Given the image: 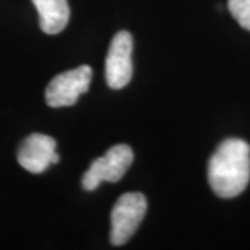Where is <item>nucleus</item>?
<instances>
[{
	"label": "nucleus",
	"instance_id": "obj_7",
	"mask_svg": "<svg viewBox=\"0 0 250 250\" xmlns=\"http://www.w3.org/2000/svg\"><path fill=\"white\" fill-rule=\"evenodd\" d=\"M39 14L41 29L47 35L60 34L70 20L67 0H32Z\"/></svg>",
	"mask_w": 250,
	"mask_h": 250
},
{
	"label": "nucleus",
	"instance_id": "obj_3",
	"mask_svg": "<svg viewBox=\"0 0 250 250\" xmlns=\"http://www.w3.org/2000/svg\"><path fill=\"white\" fill-rule=\"evenodd\" d=\"M134 161L132 149L120 143L110 147L104 156L92 161L88 171L82 177V187L86 190H95L102 182H118L124 177Z\"/></svg>",
	"mask_w": 250,
	"mask_h": 250
},
{
	"label": "nucleus",
	"instance_id": "obj_2",
	"mask_svg": "<svg viewBox=\"0 0 250 250\" xmlns=\"http://www.w3.org/2000/svg\"><path fill=\"white\" fill-rule=\"evenodd\" d=\"M146 210V197L139 192H129L118 197L111 210L110 241L114 246H121L131 239L142 223Z\"/></svg>",
	"mask_w": 250,
	"mask_h": 250
},
{
	"label": "nucleus",
	"instance_id": "obj_5",
	"mask_svg": "<svg viewBox=\"0 0 250 250\" xmlns=\"http://www.w3.org/2000/svg\"><path fill=\"white\" fill-rule=\"evenodd\" d=\"M132 36L128 31L117 32L106 57V82L111 89H123L132 78Z\"/></svg>",
	"mask_w": 250,
	"mask_h": 250
},
{
	"label": "nucleus",
	"instance_id": "obj_4",
	"mask_svg": "<svg viewBox=\"0 0 250 250\" xmlns=\"http://www.w3.org/2000/svg\"><path fill=\"white\" fill-rule=\"evenodd\" d=\"M92 81V68L80 65L74 70L56 75L46 88V103L50 107H67L77 103L81 95L86 93Z\"/></svg>",
	"mask_w": 250,
	"mask_h": 250
},
{
	"label": "nucleus",
	"instance_id": "obj_1",
	"mask_svg": "<svg viewBox=\"0 0 250 250\" xmlns=\"http://www.w3.org/2000/svg\"><path fill=\"white\" fill-rule=\"evenodd\" d=\"M208 184L223 199L241 195L250 181L249 143L231 138L218 145L207 167Z\"/></svg>",
	"mask_w": 250,
	"mask_h": 250
},
{
	"label": "nucleus",
	"instance_id": "obj_8",
	"mask_svg": "<svg viewBox=\"0 0 250 250\" xmlns=\"http://www.w3.org/2000/svg\"><path fill=\"white\" fill-rule=\"evenodd\" d=\"M228 9L238 24L250 31V0H228Z\"/></svg>",
	"mask_w": 250,
	"mask_h": 250
},
{
	"label": "nucleus",
	"instance_id": "obj_6",
	"mask_svg": "<svg viewBox=\"0 0 250 250\" xmlns=\"http://www.w3.org/2000/svg\"><path fill=\"white\" fill-rule=\"evenodd\" d=\"M17 160L24 170L32 174L43 172L49 166L60 161V156L56 152V141L43 134L29 135L18 149Z\"/></svg>",
	"mask_w": 250,
	"mask_h": 250
}]
</instances>
